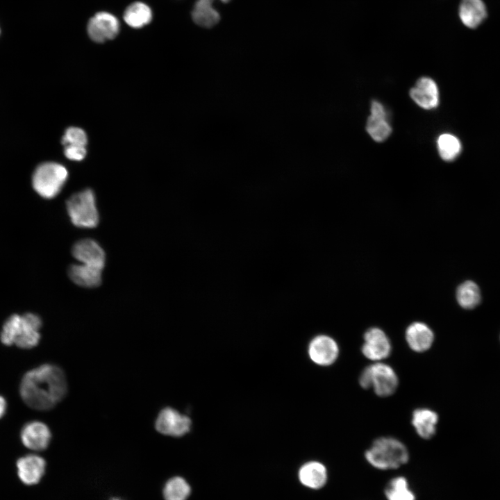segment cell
Returning a JSON list of instances; mask_svg holds the SVG:
<instances>
[{"label": "cell", "instance_id": "ba28073f", "mask_svg": "<svg viewBox=\"0 0 500 500\" xmlns=\"http://www.w3.org/2000/svg\"><path fill=\"white\" fill-rule=\"evenodd\" d=\"M87 29L88 35L93 41L103 42L117 36L119 23L113 15L107 12H99L89 20Z\"/></svg>", "mask_w": 500, "mask_h": 500}, {"label": "cell", "instance_id": "f1b7e54d", "mask_svg": "<svg viewBox=\"0 0 500 500\" xmlns=\"http://www.w3.org/2000/svg\"><path fill=\"white\" fill-rule=\"evenodd\" d=\"M6 410V401L5 399L0 396V418L2 417Z\"/></svg>", "mask_w": 500, "mask_h": 500}, {"label": "cell", "instance_id": "6da1fadb", "mask_svg": "<svg viewBox=\"0 0 500 500\" xmlns=\"http://www.w3.org/2000/svg\"><path fill=\"white\" fill-rule=\"evenodd\" d=\"M67 391L64 372L51 364H44L26 372L19 387L25 403L38 410L53 408L65 397Z\"/></svg>", "mask_w": 500, "mask_h": 500}, {"label": "cell", "instance_id": "cb8c5ba5", "mask_svg": "<svg viewBox=\"0 0 500 500\" xmlns=\"http://www.w3.org/2000/svg\"><path fill=\"white\" fill-rule=\"evenodd\" d=\"M385 494L388 500H415V495L410 490L407 479L397 476L388 483Z\"/></svg>", "mask_w": 500, "mask_h": 500}, {"label": "cell", "instance_id": "d4e9b609", "mask_svg": "<svg viewBox=\"0 0 500 500\" xmlns=\"http://www.w3.org/2000/svg\"><path fill=\"white\" fill-rule=\"evenodd\" d=\"M439 154L442 160L452 161L461 151V143L458 138L450 133H444L437 140Z\"/></svg>", "mask_w": 500, "mask_h": 500}, {"label": "cell", "instance_id": "277c9868", "mask_svg": "<svg viewBox=\"0 0 500 500\" xmlns=\"http://www.w3.org/2000/svg\"><path fill=\"white\" fill-rule=\"evenodd\" d=\"M72 223L80 228H94L99 223V215L93 191L86 189L72 194L66 203Z\"/></svg>", "mask_w": 500, "mask_h": 500}, {"label": "cell", "instance_id": "9a60e30c", "mask_svg": "<svg viewBox=\"0 0 500 500\" xmlns=\"http://www.w3.org/2000/svg\"><path fill=\"white\" fill-rule=\"evenodd\" d=\"M370 112L367 122V131L376 142H383L392 132V128L386 119L384 108L381 103L374 101L371 104Z\"/></svg>", "mask_w": 500, "mask_h": 500}, {"label": "cell", "instance_id": "ac0fdd59", "mask_svg": "<svg viewBox=\"0 0 500 500\" xmlns=\"http://www.w3.org/2000/svg\"><path fill=\"white\" fill-rule=\"evenodd\" d=\"M299 478L303 485L311 489H319L327 481V470L322 463L317 461H310L300 468Z\"/></svg>", "mask_w": 500, "mask_h": 500}, {"label": "cell", "instance_id": "603a6c76", "mask_svg": "<svg viewBox=\"0 0 500 500\" xmlns=\"http://www.w3.org/2000/svg\"><path fill=\"white\" fill-rule=\"evenodd\" d=\"M481 291L478 285L472 281L462 283L456 290L458 304L465 309L476 307L481 301Z\"/></svg>", "mask_w": 500, "mask_h": 500}, {"label": "cell", "instance_id": "9c48e42d", "mask_svg": "<svg viewBox=\"0 0 500 500\" xmlns=\"http://www.w3.org/2000/svg\"><path fill=\"white\" fill-rule=\"evenodd\" d=\"M390 351V340L383 330L373 327L365 333L362 352L367 358L380 361L386 358Z\"/></svg>", "mask_w": 500, "mask_h": 500}, {"label": "cell", "instance_id": "5bb4252c", "mask_svg": "<svg viewBox=\"0 0 500 500\" xmlns=\"http://www.w3.org/2000/svg\"><path fill=\"white\" fill-rule=\"evenodd\" d=\"M412 99L421 108L431 110L439 103V91L435 82L431 78L422 77L410 90Z\"/></svg>", "mask_w": 500, "mask_h": 500}, {"label": "cell", "instance_id": "3957f363", "mask_svg": "<svg viewBox=\"0 0 500 500\" xmlns=\"http://www.w3.org/2000/svg\"><path fill=\"white\" fill-rule=\"evenodd\" d=\"M367 461L374 467L381 469H394L405 465L409 459L406 446L399 440L383 437L374 441L365 451Z\"/></svg>", "mask_w": 500, "mask_h": 500}, {"label": "cell", "instance_id": "8992f818", "mask_svg": "<svg viewBox=\"0 0 500 500\" xmlns=\"http://www.w3.org/2000/svg\"><path fill=\"white\" fill-rule=\"evenodd\" d=\"M398 383V377L394 369L382 362L367 366L359 378V383L362 388L372 389L376 394L382 397L392 394Z\"/></svg>", "mask_w": 500, "mask_h": 500}, {"label": "cell", "instance_id": "484cf974", "mask_svg": "<svg viewBox=\"0 0 500 500\" xmlns=\"http://www.w3.org/2000/svg\"><path fill=\"white\" fill-rule=\"evenodd\" d=\"M190 492L188 483L181 477H174L165 484L163 495L165 500H185Z\"/></svg>", "mask_w": 500, "mask_h": 500}, {"label": "cell", "instance_id": "e0dca14e", "mask_svg": "<svg viewBox=\"0 0 500 500\" xmlns=\"http://www.w3.org/2000/svg\"><path fill=\"white\" fill-rule=\"evenodd\" d=\"M458 14L465 26L475 28L486 18L487 9L482 0H461Z\"/></svg>", "mask_w": 500, "mask_h": 500}, {"label": "cell", "instance_id": "ffe728a7", "mask_svg": "<svg viewBox=\"0 0 500 500\" xmlns=\"http://www.w3.org/2000/svg\"><path fill=\"white\" fill-rule=\"evenodd\" d=\"M438 422V414L430 409L417 408L412 412V424L422 438L430 439L434 435Z\"/></svg>", "mask_w": 500, "mask_h": 500}, {"label": "cell", "instance_id": "7c38bea8", "mask_svg": "<svg viewBox=\"0 0 500 500\" xmlns=\"http://www.w3.org/2000/svg\"><path fill=\"white\" fill-rule=\"evenodd\" d=\"M17 476L25 485H33L40 482L44 474L46 462L37 454H27L19 458L16 463Z\"/></svg>", "mask_w": 500, "mask_h": 500}, {"label": "cell", "instance_id": "30bf717a", "mask_svg": "<svg viewBox=\"0 0 500 500\" xmlns=\"http://www.w3.org/2000/svg\"><path fill=\"white\" fill-rule=\"evenodd\" d=\"M308 351L312 361L321 366L333 364L339 355L337 342L332 338L325 335L314 338L309 344Z\"/></svg>", "mask_w": 500, "mask_h": 500}, {"label": "cell", "instance_id": "4316f807", "mask_svg": "<svg viewBox=\"0 0 500 500\" xmlns=\"http://www.w3.org/2000/svg\"><path fill=\"white\" fill-rule=\"evenodd\" d=\"M88 138L85 131L78 127L68 128L62 139L64 147H85Z\"/></svg>", "mask_w": 500, "mask_h": 500}, {"label": "cell", "instance_id": "f546056e", "mask_svg": "<svg viewBox=\"0 0 500 500\" xmlns=\"http://www.w3.org/2000/svg\"><path fill=\"white\" fill-rule=\"evenodd\" d=\"M114 500H117V499H114Z\"/></svg>", "mask_w": 500, "mask_h": 500}, {"label": "cell", "instance_id": "83f0119b", "mask_svg": "<svg viewBox=\"0 0 500 500\" xmlns=\"http://www.w3.org/2000/svg\"><path fill=\"white\" fill-rule=\"evenodd\" d=\"M86 148L81 147H67L64 149L65 156L69 160L80 161L86 156Z\"/></svg>", "mask_w": 500, "mask_h": 500}, {"label": "cell", "instance_id": "7402d4cb", "mask_svg": "<svg viewBox=\"0 0 500 500\" xmlns=\"http://www.w3.org/2000/svg\"><path fill=\"white\" fill-rule=\"evenodd\" d=\"M152 12L145 3L136 1L129 5L124 13L125 22L132 28H141L150 23Z\"/></svg>", "mask_w": 500, "mask_h": 500}, {"label": "cell", "instance_id": "7a4b0ae2", "mask_svg": "<svg viewBox=\"0 0 500 500\" xmlns=\"http://www.w3.org/2000/svg\"><path fill=\"white\" fill-rule=\"evenodd\" d=\"M41 326V318L36 314H15L3 324L0 340L5 345L15 344L23 349L33 348L40 340Z\"/></svg>", "mask_w": 500, "mask_h": 500}, {"label": "cell", "instance_id": "4fadbf2b", "mask_svg": "<svg viewBox=\"0 0 500 500\" xmlns=\"http://www.w3.org/2000/svg\"><path fill=\"white\" fill-rule=\"evenodd\" d=\"M20 438L27 449L38 451L44 450L49 446L51 434L44 423L33 421L24 426Z\"/></svg>", "mask_w": 500, "mask_h": 500}, {"label": "cell", "instance_id": "8fae6325", "mask_svg": "<svg viewBox=\"0 0 500 500\" xmlns=\"http://www.w3.org/2000/svg\"><path fill=\"white\" fill-rule=\"evenodd\" d=\"M73 256L81 264L102 269L105 265L106 255L101 247L94 240L83 239L72 247Z\"/></svg>", "mask_w": 500, "mask_h": 500}, {"label": "cell", "instance_id": "5b68a950", "mask_svg": "<svg viewBox=\"0 0 500 500\" xmlns=\"http://www.w3.org/2000/svg\"><path fill=\"white\" fill-rule=\"evenodd\" d=\"M67 176V170L63 165L56 162L42 163L33 174V187L42 197L52 199L60 192Z\"/></svg>", "mask_w": 500, "mask_h": 500}, {"label": "cell", "instance_id": "44dd1931", "mask_svg": "<svg viewBox=\"0 0 500 500\" xmlns=\"http://www.w3.org/2000/svg\"><path fill=\"white\" fill-rule=\"evenodd\" d=\"M214 1L197 0L192 12V17L197 25L205 28H211L219 22L220 15L212 7ZM219 1L228 3L231 0Z\"/></svg>", "mask_w": 500, "mask_h": 500}, {"label": "cell", "instance_id": "2e32d148", "mask_svg": "<svg viewBox=\"0 0 500 500\" xmlns=\"http://www.w3.org/2000/svg\"><path fill=\"white\" fill-rule=\"evenodd\" d=\"M406 339L412 350L416 352H424L432 346L434 334L426 324L414 322L407 328Z\"/></svg>", "mask_w": 500, "mask_h": 500}, {"label": "cell", "instance_id": "d6986e66", "mask_svg": "<svg viewBox=\"0 0 500 500\" xmlns=\"http://www.w3.org/2000/svg\"><path fill=\"white\" fill-rule=\"evenodd\" d=\"M101 270L84 264H74L68 268V276L76 285L94 288L101 283Z\"/></svg>", "mask_w": 500, "mask_h": 500}, {"label": "cell", "instance_id": "52a82bcc", "mask_svg": "<svg viewBox=\"0 0 500 500\" xmlns=\"http://www.w3.org/2000/svg\"><path fill=\"white\" fill-rule=\"evenodd\" d=\"M191 424V420L188 416L172 408L166 407L159 412L155 427L163 435L181 437L190 431Z\"/></svg>", "mask_w": 500, "mask_h": 500}]
</instances>
